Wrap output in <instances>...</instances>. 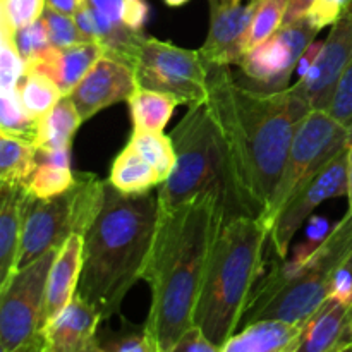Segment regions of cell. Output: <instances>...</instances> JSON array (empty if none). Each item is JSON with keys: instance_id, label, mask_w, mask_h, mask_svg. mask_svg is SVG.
Here are the masks:
<instances>
[{"instance_id": "obj_13", "label": "cell", "mask_w": 352, "mask_h": 352, "mask_svg": "<svg viewBox=\"0 0 352 352\" xmlns=\"http://www.w3.org/2000/svg\"><path fill=\"white\" fill-rule=\"evenodd\" d=\"M260 0L230 3L210 0V30L199 48L206 65H237L248 54V36Z\"/></svg>"}, {"instance_id": "obj_5", "label": "cell", "mask_w": 352, "mask_h": 352, "mask_svg": "<svg viewBox=\"0 0 352 352\" xmlns=\"http://www.w3.org/2000/svg\"><path fill=\"white\" fill-rule=\"evenodd\" d=\"M352 254V210L309 253L272 272L253 291L241 327L275 320L306 323L329 299L337 270Z\"/></svg>"}, {"instance_id": "obj_42", "label": "cell", "mask_w": 352, "mask_h": 352, "mask_svg": "<svg viewBox=\"0 0 352 352\" xmlns=\"http://www.w3.org/2000/svg\"><path fill=\"white\" fill-rule=\"evenodd\" d=\"M322 47H323V41L315 40L311 45H309L308 48H306L305 54H302L301 58H299L298 69H296V72H298L299 79H301L302 76H306V72H308L309 69H311V65L315 64L316 57H318L320 52H322Z\"/></svg>"}, {"instance_id": "obj_52", "label": "cell", "mask_w": 352, "mask_h": 352, "mask_svg": "<svg viewBox=\"0 0 352 352\" xmlns=\"http://www.w3.org/2000/svg\"><path fill=\"white\" fill-rule=\"evenodd\" d=\"M0 352H9V351H6V349H0Z\"/></svg>"}, {"instance_id": "obj_38", "label": "cell", "mask_w": 352, "mask_h": 352, "mask_svg": "<svg viewBox=\"0 0 352 352\" xmlns=\"http://www.w3.org/2000/svg\"><path fill=\"white\" fill-rule=\"evenodd\" d=\"M150 17V6L146 0H124L120 19L127 30L143 33V28Z\"/></svg>"}, {"instance_id": "obj_29", "label": "cell", "mask_w": 352, "mask_h": 352, "mask_svg": "<svg viewBox=\"0 0 352 352\" xmlns=\"http://www.w3.org/2000/svg\"><path fill=\"white\" fill-rule=\"evenodd\" d=\"M38 120L24 107L19 86L0 89V133L24 138L34 143Z\"/></svg>"}, {"instance_id": "obj_19", "label": "cell", "mask_w": 352, "mask_h": 352, "mask_svg": "<svg viewBox=\"0 0 352 352\" xmlns=\"http://www.w3.org/2000/svg\"><path fill=\"white\" fill-rule=\"evenodd\" d=\"M82 248L85 237L81 234H72L55 254L47 280L45 325L50 323L78 294L82 270Z\"/></svg>"}, {"instance_id": "obj_34", "label": "cell", "mask_w": 352, "mask_h": 352, "mask_svg": "<svg viewBox=\"0 0 352 352\" xmlns=\"http://www.w3.org/2000/svg\"><path fill=\"white\" fill-rule=\"evenodd\" d=\"M12 40L17 52L26 60V64L30 60H33V58L40 57L43 52H47L52 47L43 19H38L36 23L30 24V26H24L21 30H17L16 33H12Z\"/></svg>"}, {"instance_id": "obj_12", "label": "cell", "mask_w": 352, "mask_h": 352, "mask_svg": "<svg viewBox=\"0 0 352 352\" xmlns=\"http://www.w3.org/2000/svg\"><path fill=\"white\" fill-rule=\"evenodd\" d=\"M351 146V144H349ZM349 146L344 148L315 177L296 192L270 222V244L278 260L289 253L292 239L302 223L327 199L347 196L349 182Z\"/></svg>"}, {"instance_id": "obj_21", "label": "cell", "mask_w": 352, "mask_h": 352, "mask_svg": "<svg viewBox=\"0 0 352 352\" xmlns=\"http://www.w3.org/2000/svg\"><path fill=\"white\" fill-rule=\"evenodd\" d=\"M301 325L275 320L251 323L236 332L226 344L222 352H292L296 349L299 336L302 332Z\"/></svg>"}, {"instance_id": "obj_24", "label": "cell", "mask_w": 352, "mask_h": 352, "mask_svg": "<svg viewBox=\"0 0 352 352\" xmlns=\"http://www.w3.org/2000/svg\"><path fill=\"white\" fill-rule=\"evenodd\" d=\"M36 162L33 141L0 133V188H26Z\"/></svg>"}, {"instance_id": "obj_44", "label": "cell", "mask_w": 352, "mask_h": 352, "mask_svg": "<svg viewBox=\"0 0 352 352\" xmlns=\"http://www.w3.org/2000/svg\"><path fill=\"white\" fill-rule=\"evenodd\" d=\"M313 2H315V0H289V9L287 14H285L284 24L294 23V21L305 17Z\"/></svg>"}, {"instance_id": "obj_40", "label": "cell", "mask_w": 352, "mask_h": 352, "mask_svg": "<svg viewBox=\"0 0 352 352\" xmlns=\"http://www.w3.org/2000/svg\"><path fill=\"white\" fill-rule=\"evenodd\" d=\"M329 298L337 299L344 305H352V270L346 263L337 270Z\"/></svg>"}, {"instance_id": "obj_50", "label": "cell", "mask_w": 352, "mask_h": 352, "mask_svg": "<svg viewBox=\"0 0 352 352\" xmlns=\"http://www.w3.org/2000/svg\"><path fill=\"white\" fill-rule=\"evenodd\" d=\"M349 133H351V141H352V124L349 126Z\"/></svg>"}, {"instance_id": "obj_9", "label": "cell", "mask_w": 352, "mask_h": 352, "mask_svg": "<svg viewBox=\"0 0 352 352\" xmlns=\"http://www.w3.org/2000/svg\"><path fill=\"white\" fill-rule=\"evenodd\" d=\"M351 144L349 127L330 116L327 110L313 109L301 120L289 150L284 172L274 192L265 222L270 226L278 210L305 188L332 158Z\"/></svg>"}, {"instance_id": "obj_37", "label": "cell", "mask_w": 352, "mask_h": 352, "mask_svg": "<svg viewBox=\"0 0 352 352\" xmlns=\"http://www.w3.org/2000/svg\"><path fill=\"white\" fill-rule=\"evenodd\" d=\"M352 7V0H315L306 12V19L318 31L333 26Z\"/></svg>"}, {"instance_id": "obj_47", "label": "cell", "mask_w": 352, "mask_h": 352, "mask_svg": "<svg viewBox=\"0 0 352 352\" xmlns=\"http://www.w3.org/2000/svg\"><path fill=\"white\" fill-rule=\"evenodd\" d=\"M346 265H347V267H349L351 270H352V254H351V256H349V260L346 261Z\"/></svg>"}, {"instance_id": "obj_6", "label": "cell", "mask_w": 352, "mask_h": 352, "mask_svg": "<svg viewBox=\"0 0 352 352\" xmlns=\"http://www.w3.org/2000/svg\"><path fill=\"white\" fill-rule=\"evenodd\" d=\"M170 138L177 162L157 192L160 208H177L196 196L215 192L223 199L227 219L244 215L230 177L226 144L206 102L189 107Z\"/></svg>"}, {"instance_id": "obj_18", "label": "cell", "mask_w": 352, "mask_h": 352, "mask_svg": "<svg viewBox=\"0 0 352 352\" xmlns=\"http://www.w3.org/2000/svg\"><path fill=\"white\" fill-rule=\"evenodd\" d=\"M103 54L105 48L96 41H82L64 48L50 47L40 57L28 62L26 69L47 74L64 95H69Z\"/></svg>"}, {"instance_id": "obj_27", "label": "cell", "mask_w": 352, "mask_h": 352, "mask_svg": "<svg viewBox=\"0 0 352 352\" xmlns=\"http://www.w3.org/2000/svg\"><path fill=\"white\" fill-rule=\"evenodd\" d=\"M19 93L24 107L34 119L47 116L60 102L62 96H65L54 79L31 69H26V74L21 79Z\"/></svg>"}, {"instance_id": "obj_30", "label": "cell", "mask_w": 352, "mask_h": 352, "mask_svg": "<svg viewBox=\"0 0 352 352\" xmlns=\"http://www.w3.org/2000/svg\"><path fill=\"white\" fill-rule=\"evenodd\" d=\"M289 0H260L248 36V52L265 43L284 26Z\"/></svg>"}, {"instance_id": "obj_25", "label": "cell", "mask_w": 352, "mask_h": 352, "mask_svg": "<svg viewBox=\"0 0 352 352\" xmlns=\"http://www.w3.org/2000/svg\"><path fill=\"white\" fill-rule=\"evenodd\" d=\"M82 124L74 102L67 95L45 117L38 120L34 146L38 150H60L71 148L72 138Z\"/></svg>"}, {"instance_id": "obj_31", "label": "cell", "mask_w": 352, "mask_h": 352, "mask_svg": "<svg viewBox=\"0 0 352 352\" xmlns=\"http://www.w3.org/2000/svg\"><path fill=\"white\" fill-rule=\"evenodd\" d=\"M45 9L47 0H0V28L16 33L41 19Z\"/></svg>"}, {"instance_id": "obj_22", "label": "cell", "mask_w": 352, "mask_h": 352, "mask_svg": "<svg viewBox=\"0 0 352 352\" xmlns=\"http://www.w3.org/2000/svg\"><path fill=\"white\" fill-rule=\"evenodd\" d=\"M76 174L71 168V148L38 150V162L26 191L33 198L50 199L67 192L74 186Z\"/></svg>"}, {"instance_id": "obj_23", "label": "cell", "mask_w": 352, "mask_h": 352, "mask_svg": "<svg viewBox=\"0 0 352 352\" xmlns=\"http://www.w3.org/2000/svg\"><path fill=\"white\" fill-rule=\"evenodd\" d=\"M109 182L113 189L126 195H144L150 192L162 181L155 168L144 160L140 151L127 143L112 162Z\"/></svg>"}, {"instance_id": "obj_41", "label": "cell", "mask_w": 352, "mask_h": 352, "mask_svg": "<svg viewBox=\"0 0 352 352\" xmlns=\"http://www.w3.org/2000/svg\"><path fill=\"white\" fill-rule=\"evenodd\" d=\"M88 3L91 6L93 10L102 14V16L105 17L109 23H112L113 26L119 28V30H127L122 24V19H120L124 0H88Z\"/></svg>"}, {"instance_id": "obj_15", "label": "cell", "mask_w": 352, "mask_h": 352, "mask_svg": "<svg viewBox=\"0 0 352 352\" xmlns=\"http://www.w3.org/2000/svg\"><path fill=\"white\" fill-rule=\"evenodd\" d=\"M352 58V7L330 30L320 55L306 76L294 82L311 109L327 110L344 69Z\"/></svg>"}, {"instance_id": "obj_8", "label": "cell", "mask_w": 352, "mask_h": 352, "mask_svg": "<svg viewBox=\"0 0 352 352\" xmlns=\"http://www.w3.org/2000/svg\"><path fill=\"white\" fill-rule=\"evenodd\" d=\"M58 250L19 268L0 289V349L34 352L43 349L47 280Z\"/></svg>"}, {"instance_id": "obj_14", "label": "cell", "mask_w": 352, "mask_h": 352, "mask_svg": "<svg viewBox=\"0 0 352 352\" xmlns=\"http://www.w3.org/2000/svg\"><path fill=\"white\" fill-rule=\"evenodd\" d=\"M136 88L133 65L117 55L103 54L67 96L86 122L116 103L129 102Z\"/></svg>"}, {"instance_id": "obj_16", "label": "cell", "mask_w": 352, "mask_h": 352, "mask_svg": "<svg viewBox=\"0 0 352 352\" xmlns=\"http://www.w3.org/2000/svg\"><path fill=\"white\" fill-rule=\"evenodd\" d=\"M102 315L91 305L76 298L43 329L47 352H102L98 325Z\"/></svg>"}, {"instance_id": "obj_26", "label": "cell", "mask_w": 352, "mask_h": 352, "mask_svg": "<svg viewBox=\"0 0 352 352\" xmlns=\"http://www.w3.org/2000/svg\"><path fill=\"white\" fill-rule=\"evenodd\" d=\"M127 103H129L133 131L160 133L174 116L179 100L170 93L138 86Z\"/></svg>"}, {"instance_id": "obj_4", "label": "cell", "mask_w": 352, "mask_h": 352, "mask_svg": "<svg viewBox=\"0 0 352 352\" xmlns=\"http://www.w3.org/2000/svg\"><path fill=\"white\" fill-rule=\"evenodd\" d=\"M267 243L270 227L260 217L232 215L220 229L195 315V325L217 346L223 347L241 327Z\"/></svg>"}, {"instance_id": "obj_3", "label": "cell", "mask_w": 352, "mask_h": 352, "mask_svg": "<svg viewBox=\"0 0 352 352\" xmlns=\"http://www.w3.org/2000/svg\"><path fill=\"white\" fill-rule=\"evenodd\" d=\"M158 195H126L107 182L102 208L85 232L78 296L102 315H119L127 292L141 280L157 234Z\"/></svg>"}, {"instance_id": "obj_35", "label": "cell", "mask_w": 352, "mask_h": 352, "mask_svg": "<svg viewBox=\"0 0 352 352\" xmlns=\"http://www.w3.org/2000/svg\"><path fill=\"white\" fill-rule=\"evenodd\" d=\"M327 112L349 127L352 124V58L344 69Z\"/></svg>"}, {"instance_id": "obj_28", "label": "cell", "mask_w": 352, "mask_h": 352, "mask_svg": "<svg viewBox=\"0 0 352 352\" xmlns=\"http://www.w3.org/2000/svg\"><path fill=\"white\" fill-rule=\"evenodd\" d=\"M129 143L140 151L141 157L155 168L162 182L167 181L174 172L177 155L174 141L164 133H148V131H133Z\"/></svg>"}, {"instance_id": "obj_36", "label": "cell", "mask_w": 352, "mask_h": 352, "mask_svg": "<svg viewBox=\"0 0 352 352\" xmlns=\"http://www.w3.org/2000/svg\"><path fill=\"white\" fill-rule=\"evenodd\" d=\"M100 347L102 352H158L144 327L141 330L122 332L109 340L100 339Z\"/></svg>"}, {"instance_id": "obj_33", "label": "cell", "mask_w": 352, "mask_h": 352, "mask_svg": "<svg viewBox=\"0 0 352 352\" xmlns=\"http://www.w3.org/2000/svg\"><path fill=\"white\" fill-rule=\"evenodd\" d=\"M41 19H43L45 26H47L52 47L64 48L86 41L81 31H79L78 24H76L74 16H67V14L55 12L52 9H45Z\"/></svg>"}, {"instance_id": "obj_2", "label": "cell", "mask_w": 352, "mask_h": 352, "mask_svg": "<svg viewBox=\"0 0 352 352\" xmlns=\"http://www.w3.org/2000/svg\"><path fill=\"white\" fill-rule=\"evenodd\" d=\"M223 199L205 192L172 210L160 208L157 234L143 280L151 291L144 330L158 352H170L195 327L199 296L220 229Z\"/></svg>"}, {"instance_id": "obj_20", "label": "cell", "mask_w": 352, "mask_h": 352, "mask_svg": "<svg viewBox=\"0 0 352 352\" xmlns=\"http://www.w3.org/2000/svg\"><path fill=\"white\" fill-rule=\"evenodd\" d=\"M0 289L17 272L26 188H0Z\"/></svg>"}, {"instance_id": "obj_7", "label": "cell", "mask_w": 352, "mask_h": 352, "mask_svg": "<svg viewBox=\"0 0 352 352\" xmlns=\"http://www.w3.org/2000/svg\"><path fill=\"white\" fill-rule=\"evenodd\" d=\"M107 181L93 174H76L67 192L50 199H38L28 192L23 213V237L17 270L50 250H58L72 234L88 230L102 208Z\"/></svg>"}, {"instance_id": "obj_17", "label": "cell", "mask_w": 352, "mask_h": 352, "mask_svg": "<svg viewBox=\"0 0 352 352\" xmlns=\"http://www.w3.org/2000/svg\"><path fill=\"white\" fill-rule=\"evenodd\" d=\"M352 346V305L329 298L305 323L292 352H342Z\"/></svg>"}, {"instance_id": "obj_32", "label": "cell", "mask_w": 352, "mask_h": 352, "mask_svg": "<svg viewBox=\"0 0 352 352\" xmlns=\"http://www.w3.org/2000/svg\"><path fill=\"white\" fill-rule=\"evenodd\" d=\"M26 74V60L17 52L12 31L0 28V89L16 88Z\"/></svg>"}, {"instance_id": "obj_51", "label": "cell", "mask_w": 352, "mask_h": 352, "mask_svg": "<svg viewBox=\"0 0 352 352\" xmlns=\"http://www.w3.org/2000/svg\"><path fill=\"white\" fill-rule=\"evenodd\" d=\"M34 352H47L45 349H41V351H34Z\"/></svg>"}, {"instance_id": "obj_10", "label": "cell", "mask_w": 352, "mask_h": 352, "mask_svg": "<svg viewBox=\"0 0 352 352\" xmlns=\"http://www.w3.org/2000/svg\"><path fill=\"white\" fill-rule=\"evenodd\" d=\"M133 67L140 88L170 93L188 107L208 100L210 69L199 50L143 34L134 52Z\"/></svg>"}, {"instance_id": "obj_11", "label": "cell", "mask_w": 352, "mask_h": 352, "mask_svg": "<svg viewBox=\"0 0 352 352\" xmlns=\"http://www.w3.org/2000/svg\"><path fill=\"white\" fill-rule=\"evenodd\" d=\"M320 31L306 17L284 24L265 43L248 52L239 62L246 81L258 91H278L287 88L296 72L299 58L315 41ZM248 86V88H251Z\"/></svg>"}, {"instance_id": "obj_39", "label": "cell", "mask_w": 352, "mask_h": 352, "mask_svg": "<svg viewBox=\"0 0 352 352\" xmlns=\"http://www.w3.org/2000/svg\"><path fill=\"white\" fill-rule=\"evenodd\" d=\"M170 352H222V347L208 339L198 327H192L191 330L181 337L174 349Z\"/></svg>"}, {"instance_id": "obj_49", "label": "cell", "mask_w": 352, "mask_h": 352, "mask_svg": "<svg viewBox=\"0 0 352 352\" xmlns=\"http://www.w3.org/2000/svg\"><path fill=\"white\" fill-rule=\"evenodd\" d=\"M342 352H352V346H351V347H347V349H346V351H342Z\"/></svg>"}, {"instance_id": "obj_1", "label": "cell", "mask_w": 352, "mask_h": 352, "mask_svg": "<svg viewBox=\"0 0 352 352\" xmlns=\"http://www.w3.org/2000/svg\"><path fill=\"white\" fill-rule=\"evenodd\" d=\"M208 105L229 157L244 215L265 219L298 126L313 110L294 85L258 91L236 81L226 65H208Z\"/></svg>"}, {"instance_id": "obj_45", "label": "cell", "mask_w": 352, "mask_h": 352, "mask_svg": "<svg viewBox=\"0 0 352 352\" xmlns=\"http://www.w3.org/2000/svg\"><path fill=\"white\" fill-rule=\"evenodd\" d=\"M347 199H349V210H352V141L349 146V182H347Z\"/></svg>"}, {"instance_id": "obj_46", "label": "cell", "mask_w": 352, "mask_h": 352, "mask_svg": "<svg viewBox=\"0 0 352 352\" xmlns=\"http://www.w3.org/2000/svg\"><path fill=\"white\" fill-rule=\"evenodd\" d=\"M164 2L167 3L168 7H181V6H186L189 0H164Z\"/></svg>"}, {"instance_id": "obj_43", "label": "cell", "mask_w": 352, "mask_h": 352, "mask_svg": "<svg viewBox=\"0 0 352 352\" xmlns=\"http://www.w3.org/2000/svg\"><path fill=\"white\" fill-rule=\"evenodd\" d=\"M86 2L88 0H47V9H52L60 14H67V16H74Z\"/></svg>"}, {"instance_id": "obj_48", "label": "cell", "mask_w": 352, "mask_h": 352, "mask_svg": "<svg viewBox=\"0 0 352 352\" xmlns=\"http://www.w3.org/2000/svg\"><path fill=\"white\" fill-rule=\"evenodd\" d=\"M223 2H230V3H241L243 0H223Z\"/></svg>"}]
</instances>
